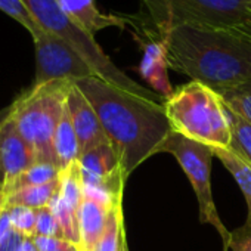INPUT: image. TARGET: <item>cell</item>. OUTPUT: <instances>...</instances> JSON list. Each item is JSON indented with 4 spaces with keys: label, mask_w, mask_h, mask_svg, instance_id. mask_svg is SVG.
Masks as SVG:
<instances>
[{
    "label": "cell",
    "mask_w": 251,
    "mask_h": 251,
    "mask_svg": "<svg viewBox=\"0 0 251 251\" xmlns=\"http://www.w3.org/2000/svg\"><path fill=\"white\" fill-rule=\"evenodd\" d=\"M93 106L127 179L173 133L163 103L126 92L98 75L74 81Z\"/></svg>",
    "instance_id": "cell-1"
},
{
    "label": "cell",
    "mask_w": 251,
    "mask_h": 251,
    "mask_svg": "<svg viewBox=\"0 0 251 251\" xmlns=\"http://www.w3.org/2000/svg\"><path fill=\"white\" fill-rule=\"evenodd\" d=\"M158 45L167 67L214 92L251 80V37L238 28L179 25Z\"/></svg>",
    "instance_id": "cell-2"
},
{
    "label": "cell",
    "mask_w": 251,
    "mask_h": 251,
    "mask_svg": "<svg viewBox=\"0 0 251 251\" xmlns=\"http://www.w3.org/2000/svg\"><path fill=\"white\" fill-rule=\"evenodd\" d=\"M251 0H139V11L126 15L127 24L150 39L161 37L179 25L239 28Z\"/></svg>",
    "instance_id": "cell-3"
},
{
    "label": "cell",
    "mask_w": 251,
    "mask_h": 251,
    "mask_svg": "<svg viewBox=\"0 0 251 251\" xmlns=\"http://www.w3.org/2000/svg\"><path fill=\"white\" fill-rule=\"evenodd\" d=\"M163 105L173 132L213 148H230L227 109L208 86L191 80L169 95Z\"/></svg>",
    "instance_id": "cell-4"
},
{
    "label": "cell",
    "mask_w": 251,
    "mask_h": 251,
    "mask_svg": "<svg viewBox=\"0 0 251 251\" xmlns=\"http://www.w3.org/2000/svg\"><path fill=\"white\" fill-rule=\"evenodd\" d=\"M23 3L42 28L53 33L65 43H68L78 55L86 59V62L93 68L98 77L126 92H130L158 103L164 102V98L158 96L151 89L136 83L127 74H124L109 59V56L105 55V52L96 43L95 36L74 23L61 9L56 0H23Z\"/></svg>",
    "instance_id": "cell-5"
},
{
    "label": "cell",
    "mask_w": 251,
    "mask_h": 251,
    "mask_svg": "<svg viewBox=\"0 0 251 251\" xmlns=\"http://www.w3.org/2000/svg\"><path fill=\"white\" fill-rule=\"evenodd\" d=\"M73 83L70 80H55L45 84H33L9 109V115L14 118L20 133L34 150L37 163L58 167L53 138Z\"/></svg>",
    "instance_id": "cell-6"
},
{
    "label": "cell",
    "mask_w": 251,
    "mask_h": 251,
    "mask_svg": "<svg viewBox=\"0 0 251 251\" xmlns=\"http://www.w3.org/2000/svg\"><path fill=\"white\" fill-rule=\"evenodd\" d=\"M158 152H169L172 154L176 161L183 169L185 175L188 176L191 185L194 186L198 207H200V222L210 223L217 229L222 236L225 251L229 244L230 232L223 226L217 208L211 194V183H210V172H211V160L214 157L213 147L191 141L176 132H173L160 147Z\"/></svg>",
    "instance_id": "cell-7"
},
{
    "label": "cell",
    "mask_w": 251,
    "mask_h": 251,
    "mask_svg": "<svg viewBox=\"0 0 251 251\" xmlns=\"http://www.w3.org/2000/svg\"><path fill=\"white\" fill-rule=\"evenodd\" d=\"M33 42L36 48L34 84H45L55 80L77 81L96 75L86 59L53 33L42 28L33 36Z\"/></svg>",
    "instance_id": "cell-8"
},
{
    "label": "cell",
    "mask_w": 251,
    "mask_h": 251,
    "mask_svg": "<svg viewBox=\"0 0 251 251\" xmlns=\"http://www.w3.org/2000/svg\"><path fill=\"white\" fill-rule=\"evenodd\" d=\"M34 164H37L34 150L23 138L8 112L0 123V183L6 186Z\"/></svg>",
    "instance_id": "cell-9"
},
{
    "label": "cell",
    "mask_w": 251,
    "mask_h": 251,
    "mask_svg": "<svg viewBox=\"0 0 251 251\" xmlns=\"http://www.w3.org/2000/svg\"><path fill=\"white\" fill-rule=\"evenodd\" d=\"M67 108L78 139L80 157L87 151L109 142L102 129L98 114L95 112L87 98L81 93V90L74 83L67 96Z\"/></svg>",
    "instance_id": "cell-10"
},
{
    "label": "cell",
    "mask_w": 251,
    "mask_h": 251,
    "mask_svg": "<svg viewBox=\"0 0 251 251\" xmlns=\"http://www.w3.org/2000/svg\"><path fill=\"white\" fill-rule=\"evenodd\" d=\"M56 2L74 23H77L92 36L109 27L124 28L127 25L126 15L103 14L96 6L95 0H56Z\"/></svg>",
    "instance_id": "cell-11"
},
{
    "label": "cell",
    "mask_w": 251,
    "mask_h": 251,
    "mask_svg": "<svg viewBox=\"0 0 251 251\" xmlns=\"http://www.w3.org/2000/svg\"><path fill=\"white\" fill-rule=\"evenodd\" d=\"M109 210L111 208L83 197L78 210V251H95L96 244L103 232Z\"/></svg>",
    "instance_id": "cell-12"
},
{
    "label": "cell",
    "mask_w": 251,
    "mask_h": 251,
    "mask_svg": "<svg viewBox=\"0 0 251 251\" xmlns=\"http://www.w3.org/2000/svg\"><path fill=\"white\" fill-rule=\"evenodd\" d=\"M53 148H55V155H56V164L61 172L68 169L74 163H77L80 158L78 139L73 127V121H71L67 103H65L62 117L58 123L56 132H55Z\"/></svg>",
    "instance_id": "cell-13"
},
{
    "label": "cell",
    "mask_w": 251,
    "mask_h": 251,
    "mask_svg": "<svg viewBox=\"0 0 251 251\" xmlns=\"http://www.w3.org/2000/svg\"><path fill=\"white\" fill-rule=\"evenodd\" d=\"M59 186H61V179L58 177L56 180H52L45 185H37V186H30L15 191L6 195V205H23L34 210L48 207L52 198L59 191Z\"/></svg>",
    "instance_id": "cell-14"
},
{
    "label": "cell",
    "mask_w": 251,
    "mask_h": 251,
    "mask_svg": "<svg viewBox=\"0 0 251 251\" xmlns=\"http://www.w3.org/2000/svg\"><path fill=\"white\" fill-rule=\"evenodd\" d=\"M213 150H214V157L220 160V163L236 180L238 186L241 188L247 200L248 208H251V164L232 150H225V148H213Z\"/></svg>",
    "instance_id": "cell-15"
},
{
    "label": "cell",
    "mask_w": 251,
    "mask_h": 251,
    "mask_svg": "<svg viewBox=\"0 0 251 251\" xmlns=\"http://www.w3.org/2000/svg\"><path fill=\"white\" fill-rule=\"evenodd\" d=\"M126 242L124 223H123V207L121 201L117 202L106 216L103 232L96 244L95 251H123Z\"/></svg>",
    "instance_id": "cell-16"
},
{
    "label": "cell",
    "mask_w": 251,
    "mask_h": 251,
    "mask_svg": "<svg viewBox=\"0 0 251 251\" xmlns=\"http://www.w3.org/2000/svg\"><path fill=\"white\" fill-rule=\"evenodd\" d=\"M61 175V170L53 166V164H46V163H37L24 173H21L18 177H15L11 183L5 186V192L12 194L15 191L30 188V186H37V185H45L52 180H56Z\"/></svg>",
    "instance_id": "cell-17"
},
{
    "label": "cell",
    "mask_w": 251,
    "mask_h": 251,
    "mask_svg": "<svg viewBox=\"0 0 251 251\" xmlns=\"http://www.w3.org/2000/svg\"><path fill=\"white\" fill-rule=\"evenodd\" d=\"M217 93L226 109L251 124V80L223 89Z\"/></svg>",
    "instance_id": "cell-18"
},
{
    "label": "cell",
    "mask_w": 251,
    "mask_h": 251,
    "mask_svg": "<svg viewBox=\"0 0 251 251\" xmlns=\"http://www.w3.org/2000/svg\"><path fill=\"white\" fill-rule=\"evenodd\" d=\"M230 130H232V145L229 150L239 154L244 160L251 164V124L238 117L227 109Z\"/></svg>",
    "instance_id": "cell-19"
},
{
    "label": "cell",
    "mask_w": 251,
    "mask_h": 251,
    "mask_svg": "<svg viewBox=\"0 0 251 251\" xmlns=\"http://www.w3.org/2000/svg\"><path fill=\"white\" fill-rule=\"evenodd\" d=\"M0 11L15 20L18 24H21L30 33L31 37L42 30L39 23L23 3V0H0Z\"/></svg>",
    "instance_id": "cell-20"
},
{
    "label": "cell",
    "mask_w": 251,
    "mask_h": 251,
    "mask_svg": "<svg viewBox=\"0 0 251 251\" xmlns=\"http://www.w3.org/2000/svg\"><path fill=\"white\" fill-rule=\"evenodd\" d=\"M11 225L14 230L23 233L24 236L36 235V223H37V210L23 205H6Z\"/></svg>",
    "instance_id": "cell-21"
},
{
    "label": "cell",
    "mask_w": 251,
    "mask_h": 251,
    "mask_svg": "<svg viewBox=\"0 0 251 251\" xmlns=\"http://www.w3.org/2000/svg\"><path fill=\"white\" fill-rule=\"evenodd\" d=\"M34 236H50V238H64L59 222L56 220L50 207H43L37 210V223Z\"/></svg>",
    "instance_id": "cell-22"
},
{
    "label": "cell",
    "mask_w": 251,
    "mask_h": 251,
    "mask_svg": "<svg viewBox=\"0 0 251 251\" xmlns=\"http://www.w3.org/2000/svg\"><path fill=\"white\" fill-rule=\"evenodd\" d=\"M227 248L232 251H251V208H248V216L244 226L230 232Z\"/></svg>",
    "instance_id": "cell-23"
},
{
    "label": "cell",
    "mask_w": 251,
    "mask_h": 251,
    "mask_svg": "<svg viewBox=\"0 0 251 251\" xmlns=\"http://www.w3.org/2000/svg\"><path fill=\"white\" fill-rule=\"evenodd\" d=\"M40 251H78V247L64 238L33 236Z\"/></svg>",
    "instance_id": "cell-24"
},
{
    "label": "cell",
    "mask_w": 251,
    "mask_h": 251,
    "mask_svg": "<svg viewBox=\"0 0 251 251\" xmlns=\"http://www.w3.org/2000/svg\"><path fill=\"white\" fill-rule=\"evenodd\" d=\"M24 235L17 232V230H11V233L2 241L0 244V251H20V247L24 241Z\"/></svg>",
    "instance_id": "cell-25"
},
{
    "label": "cell",
    "mask_w": 251,
    "mask_h": 251,
    "mask_svg": "<svg viewBox=\"0 0 251 251\" xmlns=\"http://www.w3.org/2000/svg\"><path fill=\"white\" fill-rule=\"evenodd\" d=\"M12 225H11V219H9V213H8V208L5 207V210L0 213V244L2 241L11 233L12 230Z\"/></svg>",
    "instance_id": "cell-26"
},
{
    "label": "cell",
    "mask_w": 251,
    "mask_h": 251,
    "mask_svg": "<svg viewBox=\"0 0 251 251\" xmlns=\"http://www.w3.org/2000/svg\"><path fill=\"white\" fill-rule=\"evenodd\" d=\"M20 251H40V250L36 245L33 236H25L23 244H21V247H20Z\"/></svg>",
    "instance_id": "cell-27"
},
{
    "label": "cell",
    "mask_w": 251,
    "mask_h": 251,
    "mask_svg": "<svg viewBox=\"0 0 251 251\" xmlns=\"http://www.w3.org/2000/svg\"><path fill=\"white\" fill-rule=\"evenodd\" d=\"M238 30H241L242 33H245L247 36L251 37V5H250V8H248V14H247V17H245V21L242 23V25H241Z\"/></svg>",
    "instance_id": "cell-28"
},
{
    "label": "cell",
    "mask_w": 251,
    "mask_h": 251,
    "mask_svg": "<svg viewBox=\"0 0 251 251\" xmlns=\"http://www.w3.org/2000/svg\"><path fill=\"white\" fill-rule=\"evenodd\" d=\"M6 207V192H5V186L0 183V213H2Z\"/></svg>",
    "instance_id": "cell-29"
},
{
    "label": "cell",
    "mask_w": 251,
    "mask_h": 251,
    "mask_svg": "<svg viewBox=\"0 0 251 251\" xmlns=\"http://www.w3.org/2000/svg\"><path fill=\"white\" fill-rule=\"evenodd\" d=\"M123 251H129V247H127V244L124 245V248H123Z\"/></svg>",
    "instance_id": "cell-30"
}]
</instances>
